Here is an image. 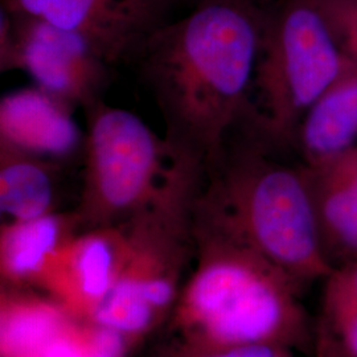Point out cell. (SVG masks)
I'll return each mask as SVG.
<instances>
[{"label":"cell","instance_id":"6da1fadb","mask_svg":"<svg viewBox=\"0 0 357 357\" xmlns=\"http://www.w3.org/2000/svg\"><path fill=\"white\" fill-rule=\"evenodd\" d=\"M266 8L208 0L158 28L135 60L167 141L204 167L246 121Z\"/></svg>","mask_w":357,"mask_h":357},{"label":"cell","instance_id":"7a4b0ae2","mask_svg":"<svg viewBox=\"0 0 357 357\" xmlns=\"http://www.w3.org/2000/svg\"><path fill=\"white\" fill-rule=\"evenodd\" d=\"M192 233L197 266L178 308L192 355L270 345L311 357L312 318L299 301L302 290L196 209Z\"/></svg>","mask_w":357,"mask_h":357},{"label":"cell","instance_id":"3957f363","mask_svg":"<svg viewBox=\"0 0 357 357\" xmlns=\"http://www.w3.org/2000/svg\"><path fill=\"white\" fill-rule=\"evenodd\" d=\"M255 134L230 137L205 167L195 208L248 243L303 290L332 271L303 166L270 155Z\"/></svg>","mask_w":357,"mask_h":357},{"label":"cell","instance_id":"277c9868","mask_svg":"<svg viewBox=\"0 0 357 357\" xmlns=\"http://www.w3.org/2000/svg\"><path fill=\"white\" fill-rule=\"evenodd\" d=\"M78 231L118 227L156 206L199 196L205 167L132 112L86 107Z\"/></svg>","mask_w":357,"mask_h":357},{"label":"cell","instance_id":"5b68a950","mask_svg":"<svg viewBox=\"0 0 357 357\" xmlns=\"http://www.w3.org/2000/svg\"><path fill=\"white\" fill-rule=\"evenodd\" d=\"M348 64L315 0H271L243 128L270 146L294 144L308 109Z\"/></svg>","mask_w":357,"mask_h":357},{"label":"cell","instance_id":"8992f818","mask_svg":"<svg viewBox=\"0 0 357 357\" xmlns=\"http://www.w3.org/2000/svg\"><path fill=\"white\" fill-rule=\"evenodd\" d=\"M0 68L22 69L38 89L84 110L102 100L114 66L79 33L0 8Z\"/></svg>","mask_w":357,"mask_h":357},{"label":"cell","instance_id":"52a82bcc","mask_svg":"<svg viewBox=\"0 0 357 357\" xmlns=\"http://www.w3.org/2000/svg\"><path fill=\"white\" fill-rule=\"evenodd\" d=\"M176 0H1V10L44 20L90 40L113 65L135 63Z\"/></svg>","mask_w":357,"mask_h":357},{"label":"cell","instance_id":"ba28073f","mask_svg":"<svg viewBox=\"0 0 357 357\" xmlns=\"http://www.w3.org/2000/svg\"><path fill=\"white\" fill-rule=\"evenodd\" d=\"M123 252L118 227L77 231L52 255L36 282L73 318L91 320L119 278Z\"/></svg>","mask_w":357,"mask_h":357},{"label":"cell","instance_id":"9c48e42d","mask_svg":"<svg viewBox=\"0 0 357 357\" xmlns=\"http://www.w3.org/2000/svg\"><path fill=\"white\" fill-rule=\"evenodd\" d=\"M70 110L38 86L7 94L0 102V146L56 162L82 153L85 134Z\"/></svg>","mask_w":357,"mask_h":357},{"label":"cell","instance_id":"30bf717a","mask_svg":"<svg viewBox=\"0 0 357 357\" xmlns=\"http://www.w3.org/2000/svg\"><path fill=\"white\" fill-rule=\"evenodd\" d=\"M303 168L332 268L356 261L357 147Z\"/></svg>","mask_w":357,"mask_h":357},{"label":"cell","instance_id":"8fae6325","mask_svg":"<svg viewBox=\"0 0 357 357\" xmlns=\"http://www.w3.org/2000/svg\"><path fill=\"white\" fill-rule=\"evenodd\" d=\"M295 143L305 166L357 147V70L352 65L308 109Z\"/></svg>","mask_w":357,"mask_h":357},{"label":"cell","instance_id":"7c38bea8","mask_svg":"<svg viewBox=\"0 0 357 357\" xmlns=\"http://www.w3.org/2000/svg\"><path fill=\"white\" fill-rule=\"evenodd\" d=\"M78 231L75 215L7 221L0 233V268L4 281L13 284L36 282L52 255Z\"/></svg>","mask_w":357,"mask_h":357},{"label":"cell","instance_id":"4fadbf2b","mask_svg":"<svg viewBox=\"0 0 357 357\" xmlns=\"http://www.w3.org/2000/svg\"><path fill=\"white\" fill-rule=\"evenodd\" d=\"M320 283L311 357H357V259L332 268Z\"/></svg>","mask_w":357,"mask_h":357},{"label":"cell","instance_id":"5bb4252c","mask_svg":"<svg viewBox=\"0 0 357 357\" xmlns=\"http://www.w3.org/2000/svg\"><path fill=\"white\" fill-rule=\"evenodd\" d=\"M59 162L0 146V211L7 221L53 213Z\"/></svg>","mask_w":357,"mask_h":357},{"label":"cell","instance_id":"9a60e30c","mask_svg":"<svg viewBox=\"0 0 357 357\" xmlns=\"http://www.w3.org/2000/svg\"><path fill=\"white\" fill-rule=\"evenodd\" d=\"M72 319L53 299L20 293L3 295L1 357H41L45 347Z\"/></svg>","mask_w":357,"mask_h":357},{"label":"cell","instance_id":"2e32d148","mask_svg":"<svg viewBox=\"0 0 357 357\" xmlns=\"http://www.w3.org/2000/svg\"><path fill=\"white\" fill-rule=\"evenodd\" d=\"M126 343L128 339L119 332L73 318L52 339L41 357H126Z\"/></svg>","mask_w":357,"mask_h":357},{"label":"cell","instance_id":"e0dca14e","mask_svg":"<svg viewBox=\"0 0 357 357\" xmlns=\"http://www.w3.org/2000/svg\"><path fill=\"white\" fill-rule=\"evenodd\" d=\"M347 61L357 70V0H315Z\"/></svg>","mask_w":357,"mask_h":357},{"label":"cell","instance_id":"ac0fdd59","mask_svg":"<svg viewBox=\"0 0 357 357\" xmlns=\"http://www.w3.org/2000/svg\"><path fill=\"white\" fill-rule=\"evenodd\" d=\"M293 351L270 347V345H252V347H243L234 348L216 354H204L196 355V357H293Z\"/></svg>","mask_w":357,"mask_h":357},{"label":"cell","instance_id":"d6986e66","mask_svg":"<svg viewBox=\"0 0 357 357\" xmlns=\"http://www.w3.org/2000/svg\"><path fill=\"white\" fill-rule=\"evenodd\" d=\"M176 1H178V4H183V6H187L188 8H192V7H196V6H199V4L204 3V1H208V0H176ZM262 1L268 3L271 0H262Z\"/></svg>","mask_w":357,"mask_h":357}]
</instances>
